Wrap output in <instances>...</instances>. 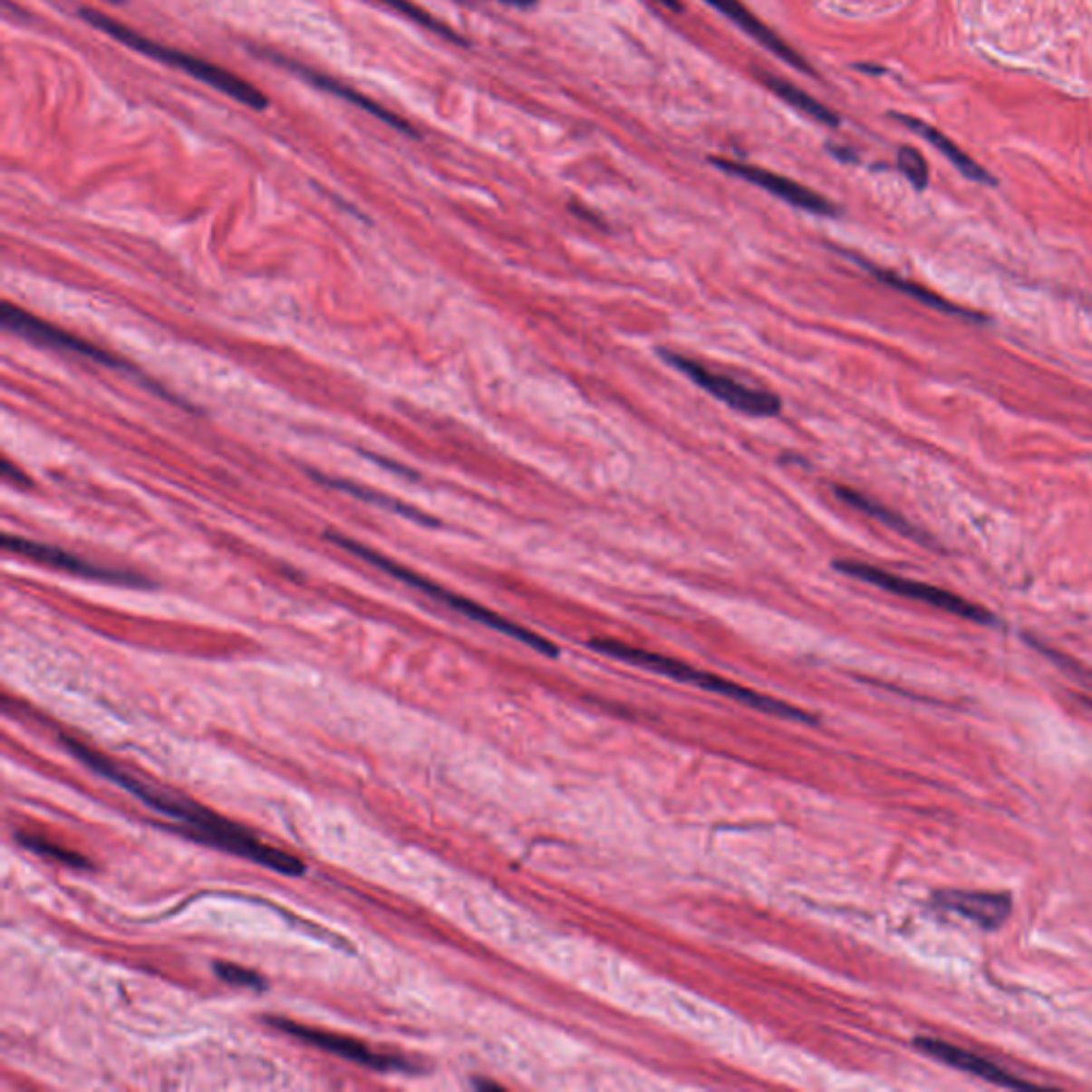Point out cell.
Masks as SVG:
<instances>
[{"mask_svg":"<svg viewBox=\"0 0 1092 1092\" xmlns=\"http://www.w3.org/2000/svg\"><path fill=\"white\" fill-rule=\"evenodd\" d=\"M913 1046L915 1049H920L922 1054L931 1056V1058L952 1067V1069L964 1071L969 1073V1076L986 1079V1082L991 1084L1003 1086V1088H1027V1086H1033L1029 1079L1013 1076L1011 1071L1003 1069V1067L992 1063V1060L983 1058V1056L971 1052V1049L954 1046V1043L950 1041L934 1039V1037H915Z\"/></svg>","mask_w":1092,"mask_h":1092,"instance_id":"cell-12","label":"cell"},{"mask_svg":"<svg viewBox=\"0 0 1092 1092\" xmlns=\"http://www.w3.org/2000/svg\"><path fill=\"white\" fill-rule=\"evenodd\" d=\"M327 538L333 540L335 545H340L342 548H346V551H350L353 555H357V557L370 561L372 565H376V568L386 572V575L395 576L397 581L406 583L412 589L422 591V594H425V595L433 597V600L440 602V604L452 608V611L463 614V617L472 619V621H476V623H480V625L491 627V630H496L499 633H506V636H510V638H515V641H518V643L527 644L529 649L538 651V653L546 655V657H557L559 655V647H557V644L551 643L545 636H540L538 632L527 630V627H523L521 623H515V621L502 617V614H498L496 611H488L487 606L478 604V602L468 600V597H463L459 594H452V591L440 587V585H436V583H431L430 578H425V576L416 575V572H412V570L403 568V565L395 564V561H391V559H386L384 555L372 551V548L359 545V542L346 538V536L327 534Z\"/></svg>","mask_w":1092,"mask_h":1092,"instance_id":"cell-4","label":"cell"},{"mask_svg":"<svg viewBox=\"0 0 1092 1092\" xmlns=\"http://www.w3.org/2000/svg\"><path fill=\"white\" fill-rule=\"evenodd\" d=\"M15 841H20L24 845V847L30 849V852H34V854H39V855H45V858L56 860V862H60V865L73 866V868H88L90 866V862L86 858H83V855L71 852V849H66V847H60V845L47 841V838H43V836L26 835V832H17Z\"/></svg>","mask_w":1092,"mask_h":1092,"instance_id":"cell-19","label":"cell"},{"mask_svg":"<svg viewBox=\"0 0 1092 1092\" xmlns=\"http://www.w3.org/2000/svg\"><path fill=\"white\" fill-rule=\"evenodd\" d=\"M710 162H713L715 167H720L723 173L736 175V178L745 179V182L756 184V186H759V188H764L766 192H770V195L781 198V201L794 205V208L811 211V214H817V216H836L838 214L836 205L828 201V198L822 197L816 190L807 188V186L794 182V179L783 178V175H777L772 171H766V169L747 165V162H736V160H726V159H710Z\"/></svg>","mask_w":1092,"mask_h":1092,"instance_id":"cell-8","label":"cell"},{"mask_svg":"<svg viewBox=\"0 0 1092 1092\" xmlns=\"http://www.w3.org/2000/svg\"><path fill=\"white\" fill-rule=\"evenodd\" d=\"M657 354H660L668 365L690 378L691 382H696L700 389L707 391L709 395H713L715 400L723 401L728 408L736 410V412L756 416V419H770V416H777L781 412L783 401L777 393H770V391L764 389H751V386L739 382V380L730 378L726 373H717L709 370L707 365L698 363L696 359L685 357V354L674 353V350L660 348Z\"/></svg>","mask_w":1092,"mask_h":1092,"instance_id":"cell-6","label":"cell"},{"mask_svg":"<svg viewBox=\"0 0 1092 1092\" xmlns=\"http://www.w3.org/2000/svg\"><path fill=\"white\" fill-rule=\"evenodd\" d=\"M5 548H9V551H15L24 555V557L41 561V564L52 565V568L71 572V575H80L86 578H94V581H105V583H118V585H132V587H141V585H150L148 578L132 575V572H124V570H113V568H105V565H96L92 561L77 557L75 553L63 551V548L52 546V545H41V542L34 540H26L20 538V536H5Z\"/></svg>","mask_w":1092,"mask_h":1092,"instance_id":"cell-9","label":"cell"},{"mask_svg":"<svg viewBox=\"0 0 1092 1092\" xmlns=\"http://www.w3.org/2000/svg\"><path fill=\"white\" fill-rule=\"evenodd\" d=\"M762 80L766 82V86H768L772 92L777 96H781L783 101H788L789 105L796 107V110L805 113V116L817 120V122H822L826 126H838V116L828 107L822 105L817 99H813L811 94H807L805 90L792 86V83L781 80V77L775 75H762Z\"/></svg>","mask_w":1092,"mask_h":1092,"instance_id":"cell-18","label":"cell"},{"mask_svg":"<svg viewBox=\"0 0 1092 1092\" xmlns=\"http://www.w3.org/2000/svg\"><path fill=\"white\" fill-rule=\"evenodd\" d=\"M3 324L11 331H15L17 335L28 337V340L43 343V346L56 348V350H64V353L71 354H80L83 359L96 361V363H102L107 367H116V370H122V361H118L116 357H111V354H107L105 350L92 346V343H88L86 340H80V337L66 333V331L53 327V324L41 321L37 316H30L20 307L5 304L3 307Z\"/></svg>","mask_w":1092,"mask_h":1092,"instance_id":"cell-10","label":"cell"},{"mask_svg":"<svg viewBox=\"0 0 1092 1092\" xmlns=\"http://www.w3.org/2000/svg\"><path fill=\"white\" fill-rule=\"evenodd\" d=\"M214 973L220 977L222 981H227L228 986H239V988H252V991H267V981L263 980L261 975L255 973V971L239 967V964H231V962H216L214 964Z\"/></svg>","mask_w":1092,"mask_h":1092,"instance_id":"cell-21","label":"cell"},{"mask_svg":"<svg viewBox=\"0 0 1092 1092\" xmlns=\"http://www.w3.org/2000/svg\"><path fill=\"white\" fill-rule=\"evenodd\" d=\"M832 565H835L836 572H841V575H845V576L858 578V581L875 585V587L890 591V594H894V595L924 602V604H928V606H934V608H939V611L956 614V617H961V619L973 621V623H980V625L997 623V617H994L991 611H986L983 606L973 604V602H969L967 597L952 594V591H947V589L934 587V585L896 576V575H892V572L877 568V565L865 564V561L836 559Z\"/></svg>","mask_w":1092,"mask_h":1092,"instance_id":"cell-5","label":"cell"},{"mask_svg":"<svg viewBox=\"0 0 1092 1092\" xmlns=\"http://www.w3.org/2000/svg\"><path fill=\"white\" fill-rule=\"evenodd\" d=\"M323 480L331 482V485H337V487H340V488H346L348 493H353V496H357V498L372 499V502H382V506H389V508H395L397 512H401V515H406V517H410V518H414V521H419V523H425V525H438L436 518L425 517V515H422V512L414 510V508H406V506H397V502H393V499L378 496V493H370V491H365V488H361V487H357V485H348V482H342V480H329V478H323Z\"/></svg>","mask_w":1092,"mask_h":1092,"instance_id":"cell-23","label":"cell"},{"mask_svg":"<svg viewBox=\"0 0 1092 1092\" xmlns=\"http://www.w3.org/2000/svg\"><path fill=\"white\" fill-rule=\"evenodd\" d=\"M80 15L88 24H92L94 28H99L101 33L110 34L111 39L129 45L130 50L143 53V56L160 60V63H165V64L178 66L179 71L192 75L198 82H205L211 88L220 90V92H225L227 96H231V99L241 102V105H248V107H252V110H267V105H269L267 96H265L256 86H252L250 82L241 80L239 75L231 73V71L222 69V66L214 64V63H208V60H203V58L190 56V53H184L179 50H173V47H167V45L156 43V41H150L143 37V34L135 33V30H130L129 26H124V24L116 22L113 17L101 14V11H96V9H80Z\"/></svg>","mask_w":1092,"mask_h":1092,"instance_id":"cell-3","label":"cell"},{"mask_svg":"<svg viewBox=\"0 0 1092 1092\" xmlns=\"http://www.w3.org/2000/svg\"><path fill=\"white\" fill-rule=\"evenodd\" d=\"M1084 702H1086V704H1088V707H1090V709H1092V700H1088V698H1084Z\"/></svg>","mask_w":1092,"mask_h":1092,"instance_id":"cell-26","label":"cell"},{"mask_svg":"<svg viewBox=\"0 0 1092 1092\" xmlns=\"http://www.w3.org/2000/svg\"><path fill=\"white\" fill-rule=\"evenodd\" d=\"M655 3H660L662 7L671 9V11H683V5H681V0H655Z\"/></svg>","mask_w":1092,"mask_h":1092,"instance_id":"cell-25","label":"cell"},{"mask_svg":"<svg viewBox=\"0 0 1092 1092\" xmlns=\"http://www.w3.org/2000/svg\"><path fill=\"white\" fill-rule=\"evenodd\" d=\"M502 3H506V5H512V7L527 9V7H534V5L538 3V0H502Z\"/></svg>","mask_w":1092,"mask_h":1092,"instance_id":"cell-24","label":"cell"},{"mask_svg":"<svg viewBox=\"0 0 1092 1092\" xmlns=\"http://www.w3.org/2000/svg\"><path fill=\"white\" fill-rule=\"evenodd\" d=\"M835 496L838 499H841L843 504H847L849 508H855L858 512H862V515H866V517L875 518V521L888 525L890 529H894V532L903 534L904 538L918 540V542H922V545H931V540L926 538V534L920 532V529L915 527V525H911L903 515H898L896 510L888 508V506L882 504V502H877V499L865 496V493H862V491H855V488H852V487L836 485L835 487Z\"/></svg>","mask_w":1092,"mask_h":1092,"instance_id":"cell-16","label":"cell"},{"mask_svg":"<svg viewBox=\"0 0 1092 1092\" xmlns=\"http://www.w3.org/2000/svg\"><path fill=\"white\" fill-rule=\"evenodd\" d=\"M589 647L597 651V653H604L608 657H614V660H621V662L633 663V666L647 668V671L660 672V674H663V677L681 681V683H690V685L702 687V690H707V691H715V693H721V696L734 698V700H739V702L747 704V707L762 710V713H770V715L783 717V720H794V721H802V723L817 721L816 717L808 715L807 710H802L798 707H792V704L781 702V700H777V698H770V696H764V693L747 690V687L734 683V681H730V679L717 677V674H713V672L698 671V668L690 666V663L672 660V657L651 653V651L632 647V644L613 641V638H594V641H589Z\"/></svg>","mask_w":1092,"mask_h":1092,"instance_id":"cell-2","label":"cell"},{"mask_svg":"<svg viewBox=\"0 0 1092 1092\" xmlns=\"http://www.w3.org/2000/svg\"><path fill=\"white\" fill-rule=\"evenodd\" d=\"M896 118L901 120V122L904 126H909L911 130H915V132H918V135L924 137L926 141L931 143V146L937 148L939 152L943 154L945 159L950 160L952 165H954L958 169V171H961L964 175V178L973 179V182H980V184H994L992 175L988 173L983 167L977 165V162L973 159H969V156L964 154L962 150L958 148L954 141H950V139H947L943 135V132H939L937 129H933V126H928L926 122H922V120H915V118H909V116H896Z\"/></svg>","mask_w":1092,"mask_h":1092,"instance_id":"cell-17","label":"cell"},{"mask_svg":"<svg viewBox=\"0 0 1092 1092\" xmlns=\"http://www.w3.org/2000/svg\"><path fill=\"white\" fill-rule=\"evenodd\" d=\"M704 3H709L710 7L717 9V11H720V14L726 15L728 20H732L736 24V26L743 28L745 33L749 34V37L756 39L758 43H762L766 47V50L775 53V56H779L781 60H786V63L792 64L794 69L805 71V73H808V71H811V69H808L807 60L800 58L798 53H796L792 50V47H789L786 43V41H781L779 37H777V34L772 33V30L768 26H766L764 22H759V17L753 15L751 11L747 9L743 3H740V0H704Z\"/></svg>","mask_w":1092,"mask_h":1092,"instance_id":"cell-14","label":"cell"},{"mask_svg":"<svg viewBox=\"0 0 1092 1092\" xmlns=\"http://www.w3.org/2000/svg\"><path fill=\"white\" fill-rule=\"evenodd\" d=\"M269 58L275 60V63L288 66V69L295 71V73L304 77L305 82H312L316 88L327 90V92L340 96V99H346V101L353 102V105L361 107V110H363V111L372 113V116H376L378 120H382V122H386V124H391V126H393V129L406 132V135L416 137V130L412 129V124H408L406 120H401L400 116H395L393 111L384 110L382 105H378V102L372 101L370 96L357 92V90H353L350 86H346V83L337 82V80H333V77H329V75H324V73H318V71H314V69H307V66H301V64L293 63V60H288V58L277 56V53H271Z\"/></svg>","mask_w":1092,"mask_h":1092,"instance_id":"cell-13","label":"cell"},{"mask_svg":"<svg viewBox=\"0 0 1092 1092\" xmlns=\"http://www.w3.org/2000/svg\"><path fill=\"white\" fill-rule=\"evenodd\" d=\"M271 1027L282 1030V1033L293 1035L301 1039L304 1043H310L314 1048H321L324 1052L337 1054L342 1056V1058L350 1060V1063H357L361 1067H367V1069H376V1071H412V1065L406 1063L403 1058H397V1056H389V1054H380L373 1052L370 1046H365L363 1041L357 1039H350V1037L343 1035H335L329 1033V1030H318L312 1027H305V1024H297L293 1022V1020L286 1018H265Z\"/></svg>","mask_w":1092,"mask_h":1092,"instance_id":"cell-7","label":"cell"},{"mask_svg":"<svg viewBox=\"0 0 1092 1092\" xmlns=\"http://www.w3.org/2000/svg\"><path fill=\"white\" fill-rule=\"evenodd\" d=\"M63 743L80 762L90 766V768L99 772L101 777L118 783L120 788L141 800L146 807L154 808L160 816L182 824L184 832L190 838H201L203 843L211 845V847H218L225 849L228 854L241 855V858L256 862V865L261 866H267L275 873L291 875V877H299V875L305 873V865L297 855L263 843L261 838L252 835L250 830H246L244 826L233 824L231 819L197 805L195 800L184 798V796L169 792V789H160L159 786H152V783L139 779V777L120 768L111 759H107L105 756H101V753L90 749V747L80 743V740L63 736Z\"/></svg>","mask_w":1092,"mask_h":1092,"instance_id":"cell-1","label":"cell"},{"mask_svg":"<svg viewBox=\"0 0 1092 1092\" xmlns=\"http://www.w3.org/2000/svg\"><path fill=\"white\" fill-rule=\"evenodd\" d=\"M933 904L961 915L981 931H999L1013 909L1010 892L988 890H939L933 894Z\"/></svg>","mask_w":1092,"mask_h":1092,"instance_id":"cell-11","label":"cell"},{"mask_svg":"<svg viewBox=\"0 0 1092 1092\" xmlns=\"http://www.w3.org/2000/svg\"><path fill=\"white\" fill-rule=\"evenodd\" d=\"M849 258H854L855 263H860V267H865V269L868 271V274L877 277V280L882 282V285L890 286V288H894V291L903 293V295H909V297H913L915 301H920V304H924V305H928V307H933V310H939V312L952 314V316L967 318V321H981V323L986 321V318L980 316V314L971 312V310H967V307H962V305L952 304V301H947L945 297H941V295L933 293V291H928V288H924V286H922V285H918V282L904 280V277H901V275H898V274H894V271H888V269H879V267H875L873 263H866L865 258H860V256H855V255H849Z\"/></svg>","mask_w":1092,"mask_h":1092,"instance_id":"cell-15","label":"cell"},{"mask_svg":"<svg viewBox=\"0 0 1092 1092\" xmlns=\"http://www.w3.org/2000/svg\"><path fill=\"white\" fill-rule=\"evenodd\" d=\"M898 169L918 190H924L928 186V165L924 156L915 148L903 146L898 150Z\"/></svg>","mask_w":1092,"mask_h":1092,"instance_id":"cell-22","label":"cell"},{"mask_svg":"<svg viewBox=\"0 0 1092 1092\" xmlns=\"http://www.w3.org/2000/svg\"><path fill=\"white\" fill-rule=\"evenodd\" d=\"M376 3L386 5V7L397 11V14H401L403 17H408V20H412L416 24H420V26L433 30V33L440 34V37L455 41V43H463V39L457 37V34L452 33V30L449 26H444L442 22H438L436 17H433L431 14H427L425 9H420L419 5L410 3V0H376Z\"/></svg>","mask_w":1092,"mask_h":1092,"instance_id":"cell-20","label":"cell"}]
</instances>
